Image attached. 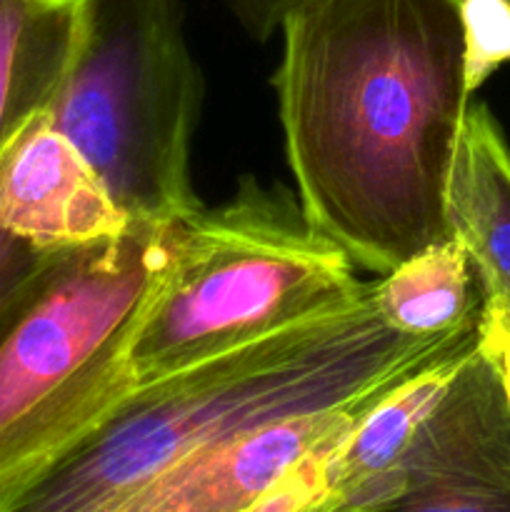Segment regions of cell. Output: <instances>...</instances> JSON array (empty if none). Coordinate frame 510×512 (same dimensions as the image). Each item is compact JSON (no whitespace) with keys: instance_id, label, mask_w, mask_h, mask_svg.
Wrapping results in <instances>:
<instances>
[{"instance_id":"obj_5","label":"cell","mask_w":510,"mask_h":512,"mask_svg":"<svg viewBox=\"0 0 510 512\" xmlns=\"http://www.w3.org/2000/svg\"><path fill=\"white\" fill-rule=\"evenodd\" d=\"M203 73L180 0H80V30L48 120L130 220L180 223L205 208L193 188Z\"/></svg>"},{"instance_id":"obj_9","label":"cell","mask_w":510,"mask_h":512,"mask_svg":"<svg viewBox=\"0 0 510 512\" xmlns=\"http://www.w3.org/2000/svg\"><path fill=\"white\" fill-rule=\"evenodd\" d=\"M78 30L80 0H0V158L48 110Z\"/></svg>"},{"instance_id":"obj_11","label":"cell","mask_w":510,"mask_h":512,"mask_svg":"<svg viewBox=\"0 0 510 512\" xmlns=\"http://www.w3.org/2000/svg\"><path fill=\"white\" fill-rule=\"evenodd\" d=\"M465 85L470 95L510 63V0H460Z\"/></svg>"},{"instance_id":"obj_4","label":"cell","mask_w":510,"mask_h":512,"mask_svg":"<svg viewBox=\"0 0 510 512\" xmlns=\"http://www.w3.org/2000/svg\"><path fill=\"white\" fill-rule=\"evenodd\" d=\"M368 290L283 183L245 175L225 203L175 225L168 268L130 343L135 388L348 308Z\"/></svg>"},{"instance_id":"obj_8","label":"cell","mask_w":510,"mask_h":512,"mask_svg":"<svg viewBox=\"0 0 510 512\" xmlns=\"http://www.w3.org/2000/svg\"><path fill=\"white\" fill-rule=\"evenodd\" d=\"M445 225L470 255L485 300L510 305V145L478 100H470L455 140Z\"/></svg>"},{"instance_id":"obj_2","label":"cell","mask_w":510,"mask_h":512,"mask_svg":"<svg viewBox=\"0 0 510 512\" xmlns=\"http://www.w3.org/2000/svg\"><path fill=\"white\" fill-rule=\"evenodd\" d=\"M480 323V320H478ZM478 325L410 338L363 300L138 385L83 440L0 493V512H133L173 470L220 440L290 415L378 395Z\"/></svg>"},{"instance_id":"obj_10","label":"cell","mask_w":510,"mask_h":512,"mask_svg":"<svg viewBox=\"0 0 510 512\" xmlns=\"http://www.w3.org/2000/svg\"><path fill=\"white\" fill-rule=\"evenodd\" d=\"M380 323L410 338H440L478 325L483 285L455 238L438 240L370 283Z\"/></svg>"},{"instance_id":"obj_14","label":"cell","mask_w":510,"mask_h":512,"mask_svg":"<svg viewBox=\"0 0 510 512\" xmlns=\"http://www.w3.org/2000/svg\"><path fill=\"white\" fill-rule=\"evenodd\" d=\"M308 3L310 0H228V8L250 38L265 43L270 35L280 33L288 15Z\"/></svg>"},{"instance_id":"obj_12","label":"cell","mask_w":510,"mask_h":512,"mask_svg":"<svg viewBox=\"0 0 510 512\" xmlns=\"http://www.w3.org/2000/svg\"><path fill=\"white\" fill-rule=\"evenodd\" d=\"M385 512H510V470L433 485Z\"/></svg>"},{"instance_id":"obj_13","label":"cell","mask_w":510,"mask_h":512,"mask_svg":"<svg viewBox=\"0 0 510 512\" xmlns=\"http://www.w3.org/2000/svg\"><path fill=\"white\" fill-rule=\"evenodd\" d=\"M475 348L498 378L505 403L510 408V305L485 300Z\"/></svg>"},{"instance_id":"obj_6","label":"cell","mask_w":510,"mask_h":512,"mask_svg":"<svg viewBox=\"0 0 510 512\" xmlns=\"http://www.w3.org/2000/svg\"><path fill=\"white\" fill-rule=\"evenodd\" d=\"M133 220L48 115L30 120L0 158V228L33 248H78Z\"/></svg>"},{"instance_id":"obj_1","label":"cell","mask_w":510,"mask_h":512,"mask_svg":"<svg viewBox=\"0 0 510 512\" xmlns=\"http://www.w3.org/2000/svg\"><path fill=\"white\" fill-rule=\"evenodd\" d=\"M273 73L295 198L385 275L450 238L445 180L470 95L460 0H310Z\"/></svg>"},{"instance_id":"obj_7","label":"cell","mask_w":510,"mask_h":512,"mask_svg":"<svg viewBox=\"0 0 510 512\" xmlns=\"http://www.w3.org/2000/svg\"><path fill=\"white\" fill-rule=\"evenodd\" d=\"M383 393L230 435L160 480L133 512H255L285 475L343 435Z\"/></svg>"},{"instance_id":"obj_15","label":"cell","mask_w":510,"mask_h":512,"mask_svg":"<svg viewBox=\"0 0 510 512\" xmlns=\"http://www.w3.org/2000/svg\"><path fill=\"white\" fill-rule=\"evenodd\" d=\"M43 255V250L33 248L30 243L0 228V310L5 308L10 295L20 288V283L33 273Z\"/></svg>"},{"instance_id":"obj_3","label":"cell","mask_w":510,"mask_h":512,"mask_svg":"<svg viewBox=\"0 0 510 512\" xmlns=\"http://www.w3.org/2000/svg\"><path fill=\"white\" fill-rule=\"evenodd\" d=\"M175 225L50 250L0 310V493L98 428L135 388L128 353Z\"/></svg>"}]
</instances>
